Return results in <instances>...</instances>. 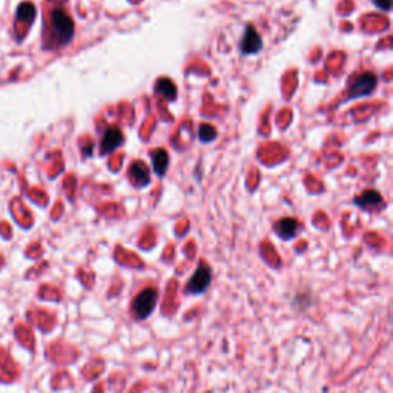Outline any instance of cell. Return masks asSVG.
Here are the masks:
<instances>
[{
    "mask_svg": "<svg viewBox=\"0 0 393 393\" xmlns=\"http://www.w3.org/2000/svg\"><path fill=\"white\" fill-rule=\"evenodd\" d=\"M74 37V22L62 8H54L49 13L48 32H46V46L58 48L68 45Z\"/></svg>",
    "mask_w": 393,
    "mask_h": 393,
    "instance_id": "6da1fadb",
    "label": "cell"
},
{
    "mask_svg": "<svg viewBox=\"0 0 393 393\" xmlns=\"http://www.w3.org/2000/svg\"><path fill=\"white\" fill-rule=\"evenodd\" d=\"M155 304H157V290L154 288H148L141 290L140 294L134 298L131 312L137 320H145L153 314Z\"/></svg>",
    "mask_w": 393,
    "mask_h": 393,
    "instance_id": "7a4b0ae2",
    "label": "cell"
},
{
    "mask_svg": "<svg viewBox=\"0 0 393 393\" xmlns=\"http://www.w3.org/2000/svg\"><path fill=\"white\" fill-rule=\"evenodd\" d=\"M376 85H378V77L373 72H364L352 82L349 88V98H359L364 96H371Z\"/></svg>",
    "mask_w": 393,
    "mask_h": 393,
    "instance_id": "3957f363",
    "label": "cell"
},
{
    "mask_svg": "<svg viewBox=\"0 0 393 393\" xmlns=\"http://www.w3.org/2000/svg\"><path fill=\"white\" fill-rule=\"evenodd\" d=\"M211 281H212L211 267L202 263L195 269L194 275L191 277L188 286H186V290L189 292V294H203V292L209 288Z\"/></svg>",
    "mask_w": 393,
    "mask_h": 393,
    "instance_id": "277c9868",
    "label": "cell"
},
{
    "mask_svg": "<svg viewBox=\"0 0 393 393\" xmlns=\"http://www.w3.org/2000/svg\"><path fill=\"white\" fill-rule=\"evenodd\" d=\"M263 49V39L252 25H247L245 30V34L240 41V51L243 56L257 54Z\"/></svg>",
    "mask_w": 393,
    "mask_h": 393,
    "instance_id": "5b68a950",
    "label": "cell"
},
{
    "mask_svg": "<svg viewBox=\"0 0 393 393\" xmlns=\"http://www.w3.org/2000/svg\"><path fill=\"white\" fill-rule=\"evenodd\" d=\"M150 172H149V168L148 166L141 162V160H137V162H132L131 166H129V179H131V183L136 188H145L149 185V181H150Z\"/></svg>",
    "mask_w": 393,
    "mask_h": 393,
    "instance_id": "8992f818",
    "label": "cell"
},
{
    "mask_svg": "<svg viewBox=\"0 0 393 393\" xmlns=\"http://www.w3.org/2000/svg\"><path fill=\"white\" fill-rule=\"evenodd\" d=\"M123 145V134L122 131L114 127V128H110L106 132H105V136L102 138V146H100V153H102L103 155L106 154H110L112 153V150H115L117 148H120Z\"/></svg>",
    "mask_w": 393,
    "mask_h": 393,
    "instance_id": "52a82bcc",
    "label": "cell"
},
{
    "mask_svg": "<svg viewBox=\"0 0 393 393\" xmlns=\"http://www.w3.org/2000/svg\"><path fill=\"white\" fill-rule=\"evenodd\" d=\"M299 228H301L299 221L297 219H290V217H286V219H281L275 223V232H277V236L283 240L294 238L298 233Z\"/></svg>",
    "mask_w": 393,
    "mask_h": 393,
    "instance_id": "ba28073f",
    "label": "cell"
},
{
    "mask_svg": "<svg viewBox=\"0 0 393 393\" xmlns=\"http://www.w3.org/2000/svg\"><path fill=\"white\" fill-rule=\"evenodd\" d=\"M150 160H153V166H154V172L158 175V177H165L166 171L169 168V155L166 153L165 149H154L150 153Z\"/></svg>",
    "mask_w": 393,
    "mask_h": 393,
    "instance_id": "9c48e42d",
    "label": "cell"
},
{
    "mask_svg": "<svg viewBox=\"0 0 393 393\" xmlns=\"http://www.w3.org/2000/svg\"><path fill=\"white\" fill-rule=\"evenodd\" d=\"M155 94L163 97L168 102H174L177 98V86L171 79H158L155 83Z\"/></svg>",
    "mask_w": 393,
    "mask_h": 393,
    "instance_id": "30bf717a",
    "label": "cell"
},
{
    "mask_svg": "<svg viewBox=\"0 0 393 393\" xmlns=\"http://www.w3.org/2000/svg\"><path fill=\"white\" fill-rule=\"evenodd\" d=\"M354 203L359 207H363V209H369V207H376V206H380L382 205V197L381 194H378V192L373 191V189H369V191H364L363 192V195H359L354 200Z\"/></svg>",
    "mask_w": 393,
    "mask_h": 393,
    "instance_id": "8fae6325",
    "label": "cell"
},
{
    "mask_svg": "<svg viewBox=\"0 0 393 393\" xmlns=\"http://www.w3.org/2000/svg\"><path fill=\"white\" fill-rule=\"evenodd\" d=\"M198 138H200V141H202V143H211V141H214L217 138L215 128L212 127V124H207V123L200 124Z\"/></svg>",
    "mask_w": 393,
    "mask_h": 393,
    "instance_id": "7c38bea8",
    "label": "cell"
},
{
    "mask_svg": "<svg viewBox=\"0 0 393 393\" xmlns=\"http://www.w3.org/2000/svg\"><path fill=\"white\" fill-rule=\"evenodd\" d=\"M19 19L22 20H27V22H32V19H34V15H36V8L32 4H23L20 8H19Z\"/></svg>",
    "mask_w": 393,
    "mask_h": 393,
    "instance_id": "4fadbf2b",
    "label": "cell"
},
{
    "mask_svg": "<svg viewBox=\"0 0 393 393\" xmlns=\"http://www.w3.org/2000/svg\"><path fill=\"white\" fill-rule=\"evenodd\" d=\"M372 2L375 4L376 8H380V10H384V11H389L390 10L392 0H372Z\"/></svg>",
    "mask_w": 393,
    "mask_h": 393,
    "instance_id": "5bb4252c",
    "label": "cell"
}]
</instances>
